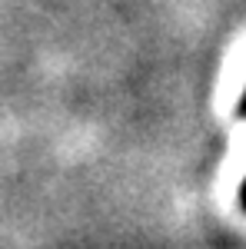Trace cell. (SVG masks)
Returning a JSON list of instances; mask_svg holds the SVG:
<instances>
[{
  "label": "cell",
  "mask_w": 246,
  "mask_h": 249,
  "mask_svg": "<svg viewBox=\"0 0 246 249\" xmlns=\"http://www.w3.org/2000/svg\"><path fill=\"white\" fill-rule=\"evenodd\" d=\"M240 206H243V213H246V179H243V186H240Z\"/></svg>",
  "instance_id": "cell-1"
},
{
  "label": "cell",
  "mask_w": 246,
  "mask_h": 249,
  "mask_svg": "<svg viewBox=\"0 0 246 249\" xmlns=\"http://www.w3.org/2000/svg\"><path fill=\"white\" fill-rule=\"evenodd\" d=\"M236 110H240V116H246V90H243V96H240V107H236Z\"/></svg>",
  "instance_id": "cell-2"
}]
</instances>
